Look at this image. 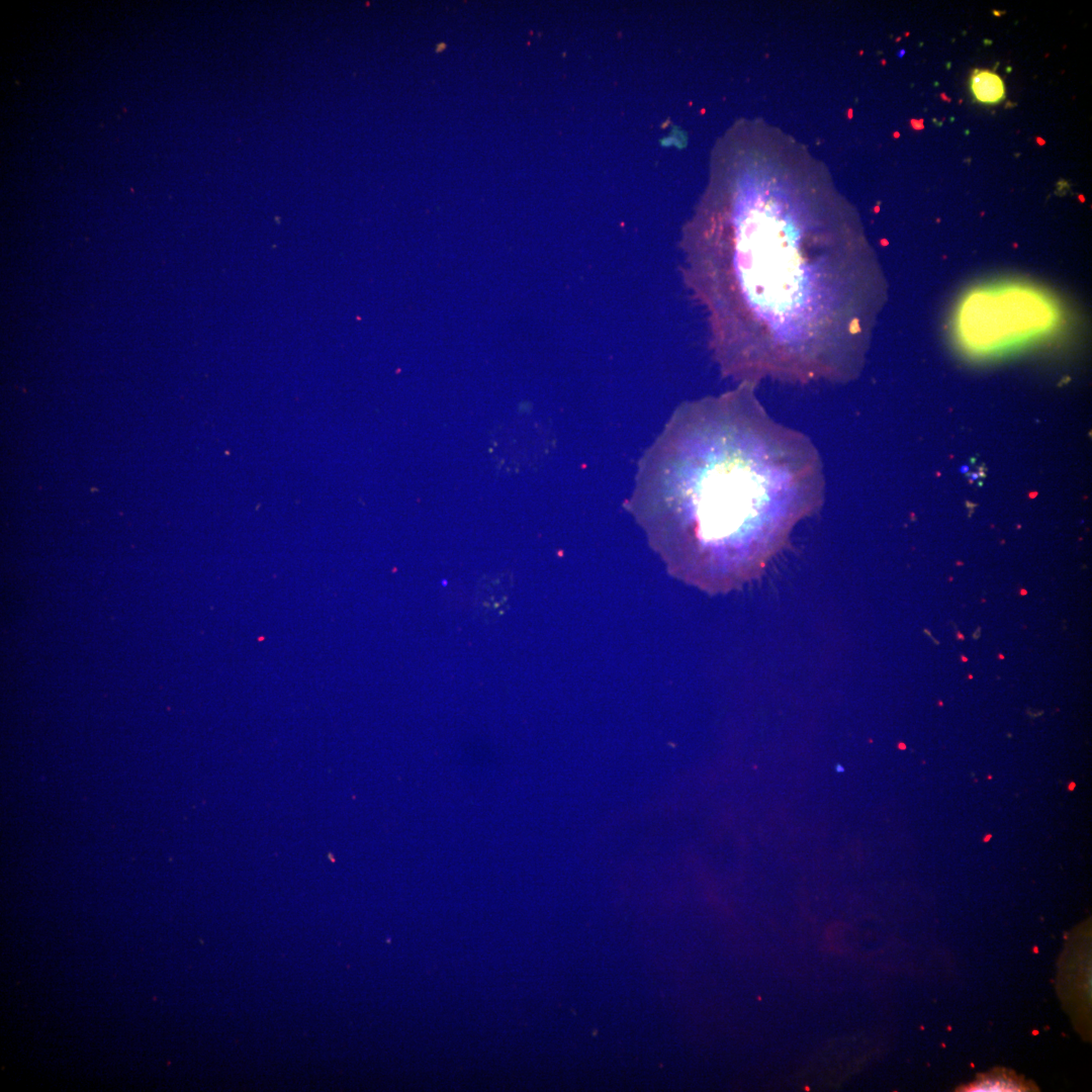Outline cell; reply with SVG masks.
Instances as JSON below:
<instances>
[{
	"mask_svg": "<svg viewBox=\"0 0 1092 1092\" xmlns=\"http://www.w3.org/2000/svg\"><path fill=\"white\" fill-rule=\"evenodd\" d=\"M741 382L686 401L639 461L627 508L685 574L757 573L825 498L821 456Z\"/></svg>",
	"mask_w": 1092,
	"mask_h": 1092,
	"instance_id": "1",
	"label": "cell"
},
{
	"mask_svg": "<svg viewBox=\"0 0 1092 1092\" xmlns=\"http://www.w3.org/2000/svg\"><path fill=\"white\" fill-rule=\"evenodd\" d=\"M681 276L708 313L723 376L845 382L858 368L853 247L811 234L775 203L688 230Z\"/></svg>",
	"mask_w": 1092,
	"mask_h": 1092,
	"instance_id": "2",
	"label": "cell"
},
{
	"mask_svg": "<svg viewBox=\"0 0 1092 1092\" xmlns=\"http://www.w3.org/2000/svg\"><path fill=\"white\" fill-rule=\"evenodd\" d=\"M970 88L978 102L999 103L1005 97L1002 79L989 70H976L970 79Z\"/></svg>",
	"mask_w": 1092,
	"mask_h": 1092,
	"instance_id": "3",
	"label": "cell"
},
{
	"mask_svg": "<svg viewBox=\"0 0 1092 1092\" xmlns=\"http://www.w3.org/2000/svg\"><path fill=\"white\" fill-rule=\"evenodd\" d=\"M1022 1090H1024L1022 1084L1010 1077L1003 1075L986 1078L972 1085L968 1089V1091L974 1092H1011Z\"/></svg>",
	"mask_w": 1092,
	"mask_h": 1092,
	"instance_id": "4",
	"label": "cell"
}]
</instances>
